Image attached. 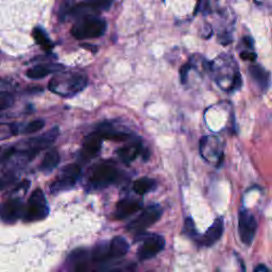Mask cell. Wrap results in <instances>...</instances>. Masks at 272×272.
<instances>
[{
  "mask_svg": "<svg viewBox=\"0 0 272 272\" xmlns=\"http://www.w3.org/2000/svg\"><path fill=\"white\" fill-rule=\"evenodd\" d=\"M240 58L245 61L253 62L256 59V54L252 51V50H246V51L240 52Z\"/></svg>",
  "mask_w": 272,
  "mask_h": 272,
  "instance_id": "cell-30",
  "label": "cell"
},
{
  "mask_svg": "<svg viewBox=\"0 0 272 272\" xmlns=\"http://www.w3.org/2000/svg\"><path fill=\"white\" fill-rule=\"evenodd\" d=\"M58 136L59 128L55 127L51 129V130L46 132L45 134L40 135L38 137H34L23 142V144H20L18 147H16L15 150L17 153L20 154V157L24 161H30L41 151V150L51 146Z\"/></svg>",
  "mask_w": 272,
  "mask_h": 272,
  "instance_id": "cell-2",
  "label": "cell"
},
{
  "mask_svg": "<svg viewBox=\"0 0 272 272\" xmlns=\"http://www.w3.org/2000/svg\"><path fill=\"white\" fill-rule=\"evenodd\" d=\"M156 182L153 180V179H150L147 177L140 178L138 180H136L133 184V190L136 192L137 195H146L149 191H151L152 189L155 188Z\"/></svg>",
  "mask_w": 272,
  "mask_h": 272,
  "instance_id": "cell-22",
  "label": "cell"
},
{
  "mask_svg": "<svg viewBox=\"0 0 272 272\" xmlns=\"http://www.w3.org/2000/svg\"><path fill=\"white\" fill-rule=\"evenodd\" d=\"M14 103L13 96L6 91L0 92V110L3 111L9 109Z\"/></svg>",
  "mask_w": 272,
  "mask_h": 272,
  "instance_id": "cell-26",
  "label": "cell"
},
{
  "mask_svg": "<svg viewBox=\"0 0 272 272\" xmlns=\"http://www.w3.org/2000/svg\"><path fill=\"white\" fill-rule=\"evenodd\" d=\"M118 171L116 167L109 163H103L97 165L91 173L89 178L90 188L98 190L106 188L117 180Z\"/></svg>",
  "mask_w": 272,
  "mask_h": 272,
  "instance_id": "cell-4",
  "label": "cell"
},
{
  "mask_svg": "<svg viewBox=\"0 0 272 272\" xmlns=\"http://www.w3.org/2000/svg\"><path fill=\"white\" fill-rule=\"evenodd\" d=\"M88 84V78L82 73H59L49 83V90L64 98H71L79 94Z\"/></svg>",
  "mask_w": 272,
  "mask_h": 272,
  "instance_id": "cell-1",
  "label": "cell"
},
{
  "mask_svg": "<svg viewBox=\"0 0 272 272\" xmlns=\"http://www.w3.org/2000/svg\"><path fill=\"white\" fill-rule=\"evenodd\" d=\"M32 34H33L34 40L37 41L38 44L43 49L46 50V51H49V50H51L53 48V43L50 41L46 32L43 29H41V28H35Z\"/></svg>",
  "mask_w": 272,
  "mask_h": 272,
  "instance_id": "cell-23",
  "label": "cell"
},
{
  "mask_svg": "<svg viewBox=\"0 0 272 272\" xmlns=\"http://www.w3.org/2000/svg\"><path fill=\"white\" fill-rule=\"evenodd\" d=\"M64 67L62 65H54V64H51V65H37L33 66L32 68L28 69L27 71V77L30 79H42L49 74L51 73H59L61 69Z\"/></svg>",
  "mask_w": 272,
  "mask_h": 272,
  "instance_id": "cell-17",
  "label": "cell"
},
{
  "mask_svg": "<svg viewBox=\"0 0 272 272\" xmlns=\"http://www.w3.org/2000/svg\"><path fill=\"white\" fill-rule=\"evenodd\" d=\"M135 269H136L135 263H126V264L117 265V266H114L104 270H100L99 272H134Z\"/></svg>",
  "mask_w": 272,
  "mask_h": 272,
  "instance_id": "cell-25",
  "label": "cell"
},
{
  "mask_svg": "<svg viewBox=\"0 0 272 272\" xmlns=\"http://www.w3.org/2000/svg\"><path fill=\"white\" fill-rule=\"evenodd\" d=\"M255 3L266 9H272V0H254Z\"/></svg>",
  "mask_w": 272,
  "mask_h": 272,
  "instance_id": "cell-31",
  "label": "cell"
},
{
  "mask_svg": "<svg viewBox=\"0 0 272 272\" xmlns=\"http://www.w3.org/2000/svg\"><path fill=\"white\" fill-rule=\"evenodd\" d=\"M184 230H185V233L187 234L188 236H190V237H195V236L197 235L196 227H195L194 221H192L191 218H187V219H186Z\"/></svg>",
  "mask_w": 272,
  "mask_h": 272,
  "instance_id": "cell-28",
  "label": "cell"
},
{
  "mask_svg": "<svg viewBox=\"0 0 272 272\" xmlns=\"http://www.w3.org/2000/svg\"><path fill=\"white\" fill-rule=\"evenodd\" d=\"M111 5L112 0H89V1L71 6L66 13L75 17L84 18L89 16H95V14H98L99 12L109 10Z\"/></svg>",
  "mask_w": 272,
  "mask_h": 272,
  "instance_id": "cell-8",
  "label": "cell"
},
{
  "mask_svg": "<svg viewBox=\"0 0 272 272\" xmlns=\"http://www.w3.org/2000/svg\"><path fill=\"white\" fill-rule=\"evenodd\" d=\"M129 250V245L125 238L116 236L110 242V255L111 259H119L126 255Z\"/></svg>",
  "mask_w": 272,
  "mask_h": 272,
  "instance_id": "cell-19",
  "label": "cell"
},
{
  "mask_svg": "<svg viewBox=\"0 0 272 272\" xmlns=\"http://www.w3.org/2000/svg\"><path fill=\"white\" fill-rule=\"evenodd\" d=\"M45 126V121L42 119H37V120H32L28 124L25 129H24V133H33V132H38L41 129Z\"/></svg>",
  "mask_w": 272,
  "mask_h": 272,
  "instance_id": "cell-27",
  "label": "cell"
},
{
  "mask_svg": "<svg viewBox=\"0 0 272 272\" xmlns=\"http://www.w3.org/2000/svg\"><path fill=\"white\" fill-rule=\"evenodd\" d=\"M249 74L252 80L261 90H266L269 85V73L261 65H251L249 67Z\"/></svg>",
  "mask_w": 272,
  "mask_h": 272,
  "instance_id": "cell-16",
  "label": "cell"
},
{
  "mask_svg": "<svg viewBox=\"0 0 272 272\" xmlns=\"http://www.w3.org/2000/svg\"><path fill=\"white\" fill-rule=\"evenodd\" d=\"M105 21L97 16L81 18L71 28V34L78 40L100 38L105 33Z\"/></svg>",
  "mask_w": 272,
  "mask_h": 272,
  "instance_id": "cell-3",
  "label": "cell"
},
{
  "mask_svg": "<svg viewBox=\"0 0 272 272\" xmlns=\"http://www.w3.org/2000/svg\"><path fill=\"white\" fill-rule=\"evenodd\" d=\"M162 215V209L159 205H150L146 207L137 217L133 219L130 224L128 225L127 230L131 233H142L147 228L155 224L160 219Z\"/></svg>",
  "mask_w": 272,
  "mask_h": 272,
  "instance_id": "cell-7",
  "label": "cell"
},
{
  "mask_svg": "<svg viewBox=\"0 0 272 272\" xmlns=\"http://www.w3.org/2000/svg\"><path fill=\"white\" fill-rule=\"evenodd\" d=\"M142 206L140 200L126 198L120 200L117 203L115 209V218L118 220H123L128 218L131 215L137 213Z\"/></svg>",
  "mask_w": 272,
  "mask_h": 272,
  "instance_id": "cell-13",
  "label": "cell"
},
{
  "mask_svg": "<svg viewBox=\"0 0 272 272\" xmlns=\"http://www.w3.org/2000/svg\"><path fill=\"white\" fill-rule=\"evenodd\" d=\"M238 228L241 241L247 246L251 245L256 233L257 223L253 215L249 211H240L238 219Z\"/></svg>",
  "mask_w": 272,
  "mask_h": 272,
  "instance_id": "cell-9",
  "label": "cell"
},
{
  "mask_svg": "<svg viewBox=\"0 0 272 272\" xmlns=\"http://www.w3.org/2000/svg\"><path fill=\"white\" fill-rule=\"evenodd\" d=\"M92 261L95 263H103L107 260L111 259L110 255V243L109 245H105V243H101L95 248L94 251H92Z\"/></svg>",
  "mask_w": 272,
  "mask_h": 272,
  "instance_id": "cell-24",
  "label": "cell"
},
{
  "mask_svg": "<svg viewBox=\"0 0 272 272\" xmlns=\"http://www.w3.org/2000/svg\"><path fill=\"white\" fill-rule=\"evenodd\" d=\"M26 207L19 198H13L4 202L1 207V218L6 224L15 223L23 214H25Z\"/></svg>",
  "mask_w": 272,
  "mask_h": 272,
  "instance_id": "cell-11",
  "label": "cell"
},
{
  "mask_svg": "<svg viewBox=\"0 0 272 272\" xmlns=\"http://www.w3.org/2000/svg\"><path fill=\"white\" fill-rule=\"evenodd\" d=\"M80 167L77 164H70V165L65 166L50 186V191L56 195L71 189L76 185L79 177H80Z\"/></svg>",
  "mask_w": 272,
  "mask_h": 272,
  "instance_id": "cell-6",
  "label": "cell"
},
{
  "mask_svg": "<svg viewBox=\"0 0 272 272\" xmlns=\"http://www.w3.org/2000/svg\"><path fill=\"white\" fill-rule=\"evenodd\" d=\"M102 147V137L98 132L91 133L84 137L82 145V156L85 159H92Z\"/></svg>",
  "mask_w": 272,
  "mask_h": 272,
  "instance_id": "cell-12",
  "label": "cell"
},
{
  "mask_svg": "<svg viewBox=\"0 0 272 272\" xmlns=\"http://www.w3.org/2000/svg\"><path fill=\"white\" fill-rule=\"evenodd\" d=\"M88 252L83 249L76 250L70 254L69 261L73 264L74 272H87L88 271Z\"/></svg>",
  "mask_w": 272,
  "mask_h": 272,
  "instance_id": "cell-18",
  "label": "cell"
},
{
  "mask_svg": "<svg viewBox=\"0 0 272 272\" xmlns=\"http://www.w3.org/2000/svg\"><path fill=\"white\" fill-rule=\"evenodd\" d=\"M141 152V145L139 142H133V144L128 145L124 148H121L118 151V155L120 160L125 163H131Z\"/></svg>",
  "mask_w": 272,
  "mask_h": 272,
  "instance_id": "cell-20",
  "label": "cell"
},
{
  "mask_svg": "<svg viewBox=\"0 0 272 272\" xmlns=\"http://www.w3.org/2000/svg\"><path fill=\"white\" fill-rule=\"evenodd\" d=\"M60 162V154L59 152L56 151V150H50L48 151L44 159H43L42 163H41V170L44 171V173H50V171H52L56 166L59 165Z\"/></svg>",
  "mask_w": 272,
  "mask_h": 272,
  "instance_id": "cell-21",
  "label": "cell"
},
{
  "mask_svg": "<svg viewBox=\"0 0 272 272\" xmlns=\"http://www.w3.org/2000/svg\"><path fill=\"white\" fill-rule=\"evenodd\" d=\"M101 137L107 140H114V141H125L130 138V133H127L124 131L117 130V129L113 128L111 125L103 124L99 127L97 131Z\"/></svg>",
  "mask_w": 272,
  "mask_h": 272,
  "instance_id": "cell-15",
  "label": "cell"
},
{
  "mask_svg": "<svg viewBox=\"0 0 272 272\" xmlns=\"http://www.w3.org/2000/svg\"><path fill=\"white\" fill-rule=\"evenodd\" d=\"M165 247V239L160 235H151L147 237L138 249V257L140 260L152 259L159 254Z\"/></svg>",
  "mask_w": 272,
  "mask_h": 272,
  "instance_id": "cell-10",
  "label": "cell"
},
{
  "mask_svg": "<svg viewBox=\"0 0 272 272\" xmlns=\"http://www.w3.org/2000/svg\"><path fill=\"white\" fill-rule=\"evenodd\" d=\"M255 272H269V270L265 266H263V265H260V266L255 269Z\"/></svg>",
  "mask_w": 272,
  "mask_h": 272,
  "instance_id": "cell-32",
  "label": "cell"
},
{
  "mask_svg": "<svg viewBox=\"0 0 272 272\" xmlns=\"http://www.w3.org/2000/svg\"><path fill=\"white\" fill-rule=\"evenodd\" d=\"M191 69V65L188 64H185L184 66L180 68V78H181V82L186 83L187 81V77H188V71Z\"/></svg>",
  "mask_w": 272,
  "mask_h": 272,
  "instance_id": "cell-29",
  "label": "cell"
},
{
  "mask_svg": "<svg viewBox=\"0 0 272 272\" xmlns=\"http://www.w3.org/2000/svg\"><path fill=\"white\" fill-rule=\"evenodd\" d=\"M224 233V220L223 218H217L213 225L209 227L202 238V245L205 247H211L215 245Z\"/></svg>",
  "mask_w": 272,
  "mask_h": 272,
  "instance_id": "cell-14",
  "label": "cell"
},
{
  "mask_svg": "<svg viewBox=\"0 0 272 272\" xmlns=\"http://www.w3.org/2000/svg\"><path fill=\"white\" fill-rule=\"evenodd\" d=\"M49 214V206L46 197L41 189H35L30 196L25 211V220L39 221L44 219Z\"/></svg>",
  "mask_w": 272,
  "mask_h": 272,
  "instance_id": "cell-5",
  "label": "cell"
}]
</instances>
